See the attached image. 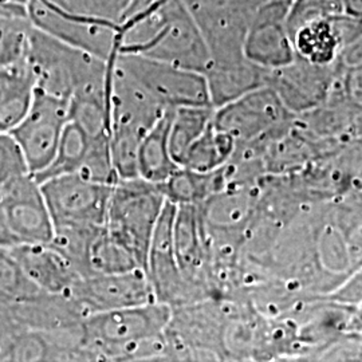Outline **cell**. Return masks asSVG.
<instances>
[{"instance_id":"cell-16","label":"cell","mask_w":362,"mask_h":362,"mask_svg":"<svg viewBox=\"0 0 362 362\" xmlns=\"http://www.w3.org/2000/svg\"><path fill=\"white\" fill-rule=\"evenodd\" d=\"M290 38L299 59L313 65H334L345 47L361 42V19L341 13L314 21L293 30Z\"/></svg>"},{"instance_id":"cell-21","label":"cell","mask_w":362,"mask_h":362,"mask_svg":"<svg viewBox=\"0 0 362 362\" xmlns=\"http://www.w3.org/2000/svg\"><path fill=\"white\" fill-rule=\"evenodd\" d=\"M214 113V106H181L172 109L169 122V149L179 167L182 156L189 146L212 124Z\"/></svg>"},{"instance_id":"cell-8","label":"cell","mask_w":362,"mask_h":362,"mask_svg":"<svg viewBox=\"0 0 362 362\" xmlns=\"http://www.w3.org/2000/svg\"><path fill=\"white\" fill-rule=\"evenodd\" d=\"M115 61L165 109L212 106L206 78L200 73L130 52H117Z\"/></svg>"},{"instance_id":"cell-18","label":"cell","mask_w":362,"mask_h":362,"mask_svg":"<svg viewBox=\"0 0 362 362\" xmlns=\"http://www.w3.org/2000/svg\"><path fill=\"white\" fill-rule=\"evenodd\" d=\"M270 70L240 59L230 64H209L204 73L211 105L216 109L267 85Z\"/></svg>"},{"instance_id":"cell-14","label":"cell","mask_w":362,"mask_h":362,"mask_svg":"<svg viewBox=\"0 0 362 362\" xmlns=\"http://www.w3.org/2000/svg\"><path fill=\"white\" fill-rule=\"evenodd\" d=\"M291 0H266L248 27L245 39L247 59L266 70H276L296 59L287 13Z\"/></svg>"},{"instance_id":"cell-3","label":"cell","mask_w":362,"mask_h":362,"mask_svg":"<svg viewBox=\"0 0 362 362\" xmlns=\"http://www.w3.org/2000/svg\"><path fill=\"white\" fill-rule=\"evenodd\" d=\"M35 89L49 95L107 101V61L79 50L33 26L26 52Z\"/></svg>"},{"instance_id":"cell-2","label":"cell","mask_w":362,"mask_h":362,"mask_svg":"<svg viewBox=\"0 0 362 362\" xmlns=\"http://www.w3.org/2000/svg\"><path fill=\"white\" fill-rule=\"evenodd\" d=\"M172 308L161 302L103 311L82 320L88 361H141L172 357L167 327Z\"/></svg>"},{"instance_id":"cell-29","label":"cell","mask_w":362,"mask_h":362,"mask_svg":"<svg viewBox=\"0 0 362 362\" xmlns=\"http://www.w3.org/2000/svg\"><path fill=\"white\" fill-rule=\"evenodd\" d=\"M22 330L25 329L16 324L10 315L0 313V361H7L13 342Z\"/></svg>"},{"instance_id":"cell-19","label":"cell","mask_w":362,"mask_h":362,"mask_svg":"<svg viewBox=\"0 0 362 362\" xmlns=\"http://www.w3.org/2000/svg\"><path fill=\"white\" fill-rule=\"evenodd\" d=\"M35 93V79L26 58L0 67V133H10L26 116Z\"/></svg>"},{"instance_id":"cell-12","label":"cell","mask_w":362,"mask_h":362,"mask_svg":"<svg viewBox=\"0 0 362 362\" xmlns=\"http://www.w3.org/2000/svg\"><path fill=\"white\" fill-rule=\"evenodd\" d=\"M0 211L7 233L18 245H47L54 236L50 212L40 184L26 173L0 189Z\"/></svg>"},{"instance_id":"cell-30","label":"cell","mask_w":362,"mask_h":362,"mask_svg":"<svg viewBox=\"0 0 362 362\" xmlns=\"http://www.w3.org/2000/svg\"><path fill=\"white\" fill-rule=\"evenodd\" d=\"M330 300L345 306L360 303L361 302V272L354 274L353 278H350L336 294L332 296Z\"/></svg>"},{"instance_id":"cell-26","label":"cell","mask_w":362,"mask_h":362,"mask_svg":"<svg viewBox=\"0 0 362 362\" xmlns=\"http://www.w3.org/2000/svg\"><path fill=\"white\" fill-rule=\"evenodd\" d=\"M31 28L27 16L0 15V67L25 59Z\"/></svg>"},{"instance_id":"cell-10","label":"cell","mask_w":362,"mask_h":362,"mask_svg":"<svg viewBox=\"0 0 362 362\" xmlns=\"http://www.w3.org/2000/svg\"><path fill=\"white\" fill-rule=\"evenodd\" d=\"M67 122L69 101L35 89L26 116L10 132L31 175L52 163Z\"/></svg>"},{"instance_id":"cell-6","label":"cell","mask_w":362,"mask_h":362,"mask_svg":"<svg viewBox=\"0 0 362 362\" xmlns=\"http://www.w3.org/2000/svg\"><path fill=\"white\" fill-rule=\"evenodd\" d=\"M39 184L54 231L105 226L113 184L89 180L77 173L55 176Z\"/></svg>"},{"instance_id":"cell-23","label":"cell","mask_w":362,"mask_h":362,"mask_svg":"<svg viewBox=\"0 0 362 362\" xmlns=\"http://www.w3.org/2000/svg\"><path fill=\"white\" fill-rule=\"evenodd\" d=\"M90 137L83 130L79 129L74 122L69 121L66 124L65 129L62 132L61 140L52 163L42 172L33 176L38 182H42L61 175H69V173L78 175L86 163V158L90 151Z\"/></svg>"},{"instance_id":"cell-32","label":"cell","mask_w":362,"mask_h":362,"mask_svg":"<svg viewBox=\"0 0 362 362\" xmlns=\"http://www.w3.org/2000/svg\"><path fill=\"white\" fill-rule=\"evenodd\" d=\"M341 4L346 15L361 19L362 0H341Z\"/></svg>"},{"instance_id":"cell-7","label":"cell","mask_w":362,"mask_h":362,"mask_svg":"<svg viewBox=\"0 0 362 362\" xmlns=\"http://www.w3.org/2000/svg\"><path fill=\"white\" fill-rule=\"evenodd\" d=\"M27 19L40 31L107 61L119 50L118 23L70 13L46 0H27Z\"/></svg>"},{"instance_id":"cell-25","label":"cell","mask_w":362,"mask_h":362,"mask_svg":"<svg viewBox=\"0 0 362 362\" xmlns=\"http://www.w3.org/2000/svg\"><path fill=\"white\" fill-rule=\"evenodd\" d=\"M39 291L42 290L30 282L8 248L0 247V313L11 310Z\"/></svg>"},{"instance_id":"cell-24","label":"cell","mask_w":362,"mask_h":362,"mask_svg":"<svg viewBox=\"0 0 362 362\" xmlns=\"http://www.w3.org/2000/svg\"><path fill=\"white\" fill-rule=\"evenodd\" d=\"M89 274H115L141 269L129 251L106 231L98 228L88 251Z\"/></svg>"},{"instance_id":"cell-28","label":"cell","mask_w":362,"mask_h":362,"mask_svg":"<svg viewBox=\"0 0 362 362\" xmlns=\"http://www.w3.org/2000/svg\"><path fill=\"white\" fill-rule=\"evenodd\" d=\"M26 173H30L26 161L13 136L0 133V189Z\"/></svg>"},{"instance_id":"cell-4","label":"cell","mask_w":362,"mask_h":362,"mask_svg":"<svg viewBox=\"0 0 362 362\" xmlns=\"http://www.w3.org/2000/svg\"><path fill=\"white\" fill-rule=\"evenodd\" d=\"M165 202L158 185L140 177L118 179L112 188L105 228L129 251L144 272Z\"/></svg>"},{"instance_id":"cell-1","label":"cell","mask_w":362,"mask_h":362,"mask_svg":"<svg viewBox=\"0 0 362 362\" xmlns=\"http://www.w3.org/2000/svg\"><path fill=\"white\" fill-rule=\"evenodd\" d=\"M119 26V52L139 54L204 76L206 42L182 0H153Z\"/></svg>"},{"instance_id":"cell-31","label":"cell","mask_w":362,"mask_h":362,"mask_svg":"<svg viewBox=\"0 0 362 362\" xmlns=\"http://www.w3.org/2000/svg\"><path fill=\"white\" fill-rule=\"evenodd\" d=\"M27 0H0V15L27 16Z\"/></svg>"},{"instance_id":"cell-20","label":"cell","mask_w":362,"mask_h":362,"mask_svg":"<svg viewBox=\"0 0 362 362\" xmlns=\"http://www.w3.org/2000/svg\"><path fill=\"white\" fill-rule=\"evenodd\" d=\"M172 109H168L144 136L137 156V176L143 180L161 185L179 168L169 149V122Z\"/></svg>"},{"instance_id":"cell-13","label":"cell","mask_w":362,"mask_h":362,"mask_svg":"<svg viewBox=\"0 0 362 362\" xmlns=\"http://www.w3.org/2000/svg\"><path fill=\"white\" fill-rule=\"evenodd\" d=\"M85 317L155 302L153 288L143 269L82 276L67 293Z\"/></svg>"},{"instance_id":"cell-11","label":"cell","mask_w":362,"mask_h":362,"mask_svg":"<svg viewBox=\"0 0 362 362\" xmlns=\"http://www.w3.org/2000/svg\"><path fill=\"white\" fill-rule=\"evenodd\" d=\"M296 116L270 86H262L215 109L212 124L236 144H246L286 128Z\"/></svg>"},{"instance_id":"cell-17","label":"cell","mask_w":362,"mask_h":362,"mask_svg":"<svg viewBox=\"0 0 362 362\" xmlns=\"http://www.w3.org/2000/svg\"><path fill=\"white\" fill-rule=\"evenodd\" d=\"M8 251L30 282L42 291L65 294L82 278L74 266L50 243L18 245L10 247Z\"/></svg>"},{"instance_id":"cell-9","label":"cell","mask_w":362,"mask_h":362,"mask_svg":"<svg viewBox=\"0 0 362 362\" xmlns=\"http://www.w3.org/2000/svg\"><path fill=\"white\" fill-rule=\"evenodd\" d=\"M176 204L167 200L156 224L145 270L156 300L168 305L172 309L199 303L200 299L206 298V291L189 284L179 267L173 240Z\"/></svg>"},{"instance_id":"cell-5","label":"cell","mask_w":362,"mask_h":362,"mask_svg":"<svg viewBox=\"0 0 362 362\" xmlns=\"http://www.w3.org/2000/svg\"><path fill=\"white\" fill-rule=\"evenodd\" d=\"M263 1L266 0H182L206 42L209 64L247 58V31Z\"/></svg>"},{"instance_id":"cell-22","label":"cell","mask_w":362,"mask_h":362,"mask_svg":"<svg viewBox=\"0 0 362 362\" xmlns=\"http://www.w3.org/2000/svg\"><path fill=\"white\" fill-rule=\"evenodd\" d=\"M235 148L236 141L233 137L211 124L182 156L180 167L194 172H212L230 161Z\"/></svg>"},{"instance_id":"cell-15","label":"cell","mask_w":362,"mask_h":362,"mask_svg":"<svg viewBox=\"0 0 362 362\" xmlns=\"http://www.w3.org/2000/svg\"><path fill=\"white\" fill-rule=\"evenodd\" d=\"M336 71L337 62L332 66L313 65L296 57L285 67L270 70L267 86L278 94L287 110L297 116L324 104Z\"/></svg>"},{"instance_id":"cell-27","label":"cell","mask_w":362,"mask_h":362,"mask_svg":"<svg viewBox=\"0 0 362 362\" xmlns=\"http://www.w3.org/2000/svg\"><path fill=\"white\" fill-rule=\"evenodd\" d=\"M341 13H345L341 0H291L286 23L288 33H291L305 23Z\"/></svg>"}]
</instances>
